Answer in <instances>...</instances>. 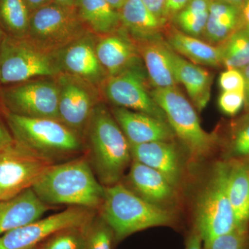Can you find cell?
Returning <instances> with one entry per match:
<instances>
[{"label": "cell", "instance_id": "cell-1", "mask_svg": "<svg viewBox=\"0 0 249 249\" xmlns=\"http://www.w3.org/2000/svg\"><path fill=\"white\" fill-rule=\"evenodd\" d=\"M32 189L45 204L92 210L101 206L105 194V187L98 182L89 162L84 158L53 164Z\"/></svg>", "mask_w": 249, "mask_h": 249}, {"label": "cell", "instance_id": "cell-2", "mask_svg": "<svg viewBox=\"0 0 249 249\" xmlns=\"http://www.w3.org/2000/svg\"><path fill=\"white\" fill-rule=\"evenodd\" d=\"M101 217L110 227L115 242L147 229L171 226V211L144 200L128 187L117 183L105 187Z\"/></svg>", "mask_w": 249, "mask_h": 249}, {"label": "cell", "instance_id": "cell-3", "mask_svg": "<svg viewBox=\"0 0 249 249\" xmlns=\"http://www.w3.org/2000/svg\"><path fill=\"white\" fill-rule=\"evenodd\" d=\"M91 158L101 182L119 183L132 160L130 145L111 111L99 103L86 129Z\"/></svg>", "mask_w": 249, "mask_h": 249}, {"label": "cell", "instance_id": "cell-4", "mask_svg": "<svg viewBox=\"0 0 249 249\" xmlns=\"http://www.w3.org/2000/svg\"><path fill=\"white\" fill-rule=\"evenodd\" d=\"M150 94L164 111L174 133L193 160H201L212 152L217 135L202 128L196 108L178 87L152 88Z\"/></svg>", "mask_w": 249, "mask_h": 249}, {"label": "cell", "instance_id": "cell-5", "mask_svg": "<svg viewBox=\"0 0 249 249\" xmlns=\"http://www.w3.org/2000/svg\"><path fill=\"white\" fill-rule=\"evenodd\" d=\"M229 167L217 162L196 199L194 227L203 243L237 228L228 194Z\"/></svg>", "mask_w": 249, "mask_h": 249}, {"label": "cell", "instance_id": "cell-6", "mask_svg": "<svg viewBox=\"0 0 249 249\" xmlns=\"http://www.w3.org/2000/svg\"><path fill=\"white\" fill-rule=\"evenodd\" d=\"M60 73L56 54L39 48L27 37L5 35L0 47V85L52 78Z\"/></svg>", "mask_w": 249, "mask_h": 249}, {"label": "cell", "instance_id": "cell-7", "mask_svg": "<svg viewBox=\"0 0 249 249\" xmlns=\"http://www.w3.org/2000/svg\"><path fill=\"white\" fill-rule=\"evenodd\" d=\"M6 117L14 140L42 155L52 158L81 148L79 136L60 121L27 117L8 111Z\"/></svg>", "mask_w": 249, "mask_h": 249}, {"label": "cell", "instance_id": "cell-8", "mask_svg": "<svg viewBox=\"0 0 249 249\" xmlns=\"http://www.w3.org/2000/svg\"><path fill=\"white\" fill-rule=\"evenodd\" d=\"M89 32L76 8L52 1L31 12L27 37L39 48L56 53Z\"/></svg>", "mask_w": 249, "mask_h": 249}, {"label": "cell", "instance_id": "cell-9", "mask_svg": "<svg viewBox=\"0 0 249 249\" xmlns=\"http://www.w3.org/2000/svg\"><path fill=\"white\" fill-rule=\"evenodd\" d=\"M53 165L50 157L14 140L0 152V201L32 188Z\"/></svg>", "mask_w": 249, "mask_h": 249}, {"label": "cell", "instance_id": "cell-10", "mask_svg": "<svg viewBox=\"0 0 249 249\" xmlns=\"http://www.w3.org/2000/svg\"><path fill=\"white\" fill-rule=\"evenodd\" d=\"M56 77L36 78L0 88V102L8 112L31 118L58 119Z\"/></svg>", "mask_w": 249, "mask_h": 249}, {"label": "cell", "instance_id": "cell-11", "mask_svg": "<svg viewBox=\"0 0 249 249\" xmlns=\"http://www.w3.org/2000/svg\"><path fill=\"white\" fill-rule=\"evenodd\" d=\"M147 83L148 78L142 62L122 73L107 77L100 88L115 107L139 111L168 122L164 111L147 89Z\"/></svg>", "mask_w": 249, "mask_h": 249}, {"label": "cell", "instance_id": "cell-12", "mask_svg": "<svg viewBox=\"0 0 249 249\" xmlns=\"http://www.w3.org/2000/svg\"><path fill=\"white\" fill-rule=\"evenodd\" d=\"M93 211L70 206L62 212L10 231L0 235V249H31L62 230L84 228L96 216Z\"/></svg>", "mask_w": 249, "mask_h": 249}, {"label": "cell", "instance_id": "cell-13", "mask_svg": "<svg viewBox=\"0 0 249 249\" xmlns=\"http://www.w3.org/2000/svg\"><path fill=\"white\" fill-rule=\"evenodd\" d=\"M56 79L59 121L79 136L86 130L93 109L100 103L98 88L68 73H60Z\"/></svg>", "mask_w": 249, "mask_h": 249}, {"label": "cell", "instance_id": "cell-14", "mask_svg": "<svg viewBox=\"0 0 249 249\" xmlns=\"http://www.w3.org/2000/svg\"><path fill=\"white\" fill-rule=\"evenodd\" d=\"M98 37L88 33L55 54L62 73L78 77L99 88L108 75L96 54Z\"/></svg>", "mask_w": 249, "mask_h": 249}, {"label": "cell", "instance_id": "cell-15", "mask_svg": "<svg viewBox=\"0 0 249 249\" xmlns=\"http://www.w3.org/2000/svg\"><path fill=\"white\" fill-rule=\"evenodd\" d=\"M111 112L130 145L173 142L176 137L166 121L125 108L114 107Z\"/></svg>", "mask_w": 249, "mask_h": 249}, {"label": "cell", "instance_id": "cell-16", "mask_svg": "<svg viewBox=\"0 0 249 249\" xmlns=\"http://www.w3.org/2000/svg\"><path fill=\"white\" fill-rule=\"evenodd\" d=\"M96 51L108 77L115 76L142 62L137 45L122 27L113 34L98 36Z\"/></svg>", "mask_w": 249, "mask_h": 249}, {"label": "cell", "instance_id": "cell-17", "mask_svg": "<svg viewBox=\"0 0 249 249\" xmlns=\"http://www.w3.org/2000/svg\"><path fill=\"white\" fill-rule=\"evenodd\" d=\"M129 188L144 200L167 209L175 201L177 188L160 172L132 160L127 177Z\"/></svg>", "mask_w": 249, "mask_h": 249}, {"label": "cell", "instance_id": "cell-18", "mask_svg": "<svg viewBox=\"0 0 249 249\" xmlns=\"http://www.w3.org/2000/svg\"><path fill=\"white\" fill-rule=\"evenodd\" d=\"M135 45L152 88L162 89L178 87L174 72L173 50L163 36L136 42Z\"/></svg>", "mask_w": 249, "mask_h": 249}, {"label": "cell", "instance_id": "cell-19", "mask_svg": "<svg viewBox=\"0 0 249 249\" xmlns=\"http://www.w3.org/2000/svg\"><path fill=\"white\" fill-rule=\"evenodd\" d=\"M132 160L160 172L178 188L182 167L176 145L173 142H153L130 145Z\"/></svg>", "mask_w": 249, "mask_h": 249}, {"label": "cell", "instance_id": "cell-20", "mask_svg": "<svg viewBox=\"0 0 249 249\" xmlns=\"http://www.w3.org/2000/svg\"><path fill=\"white\" fill-rule=\"evenodd\" d=\"M49 209L32 188L0 201V235L40 219Z\"/></svg>", "mask_w": 249, "mask_h": 249}, {"label": "cell", "instance_id": "cell-21", "mask_svg": "<svg viewBox=\"0 0 249 249\" xmlns=\"http://www.w3.org/2000/svg\"><path fill=\"white\" fill-rule=\"evenodd\" d=\"M173 59L178 84L181 83L184 87L196 110H204L211 99L213 76L202 67L190 62L174 51Z\"/></svg>", "mask_w": 249, "mask_h": 249}, {"label": "cell", "instance_id": "cell-22", "mask_svg": "<svg viewBox=\"0 0 249 249\" xmlns=\"http://www.w3.org/2000/svg\"><path fill=\"white\" fill-rule=\"evenodd\" d=\"M119 11L121 27L135 43L163 36L165 27L142 0H126Z\"/></svg>", "mask_w": 249, "mask_h": 249}, {"label": "cell", "instance_id": "cell-23", "mask_svg": "<svg viewBox=\"0 0 249 249\" xmlns=\"http://www.w3.org/2000/svg\"><path fill=\"white\" fill-rule=\"evenodd\" d=\"M165 40L175 53L190 62L211 67H222L217 46L208 43L202 39L187 35L174 26L167 25L164 29Z\"/></svg>", "mask_w": 249, "mask_h": 249}, {"label": "cell", "instance_id": "cell-24", "mask_svg": "<svg viewBox=\"0 0 249 249\" xmlns=\"http://www.w3.org/2000/svg\"><path fill=\"white\" fill-rule=\"evenodd\" d=\"M244 25L241 6L212 0L201 39L211 45L217 46Z\"/></svg>", "mask_w": 249, "mask_h": 249}, {"label": "cell", "instance_id": "cell-25", "mask_svg": "<svg viewBox=\"0 0 249 249\" xmlns=\"http://www.w3.org/2000/svg\"><path fill=\"white\" fill-rule=\"evenodd\" d=\"M75 8L85 27L95 35L106 36L121 29L119 11L106 0H76Z\"/></svg>", "mask_w": 249, "mask_h": 249}, {"label": "cell", "instance_id": "cell-26", "mask_svg": "<svg viewBox=\"0 0 249 249\" xmlns=\"http://www.w3.org/2000/svg\"><path fill=\"white\" fill-rule=\"evenodd\" d=\"M228 194L237 227H247L249 224V163L239 160L230 163Z\"/></svg>", "mask_w": 249, "mask_h": 249}, {"label": "cell", "instance_id": "cell-27", "mask_svg": "<svg viewBox=\"0 0 249 249\" xmlns=\"http://www.w3.org/2000/svg\"><path fill=\"white\" fill-rule=\"evenodd\" d=\"M212 0H189L174 16V27L187 35L201 39Z\"/></svg>", "mask_w": 249, "mask_h": 249}, {"label": "cell", "instance_id": "cell-28", "mask_svg": "<svg viewBox=\"0 0 249 249\" xmlns=\"http://www.w3.org/2000/svg\"><path fill=\"white\" fill-rule=\"evenodd\" d=\"M217 47L222 66L227 70L245 68L249 65V27L242 26Z\"/></svg>", "mask_w": 249, "mask_h": 249}, {"label": "cell", "instance_id": "cell-29", "mask_svg": "<svg viewBox=\"0 0 249 249\" xmlns=\"http://www.w3.org/2000/svg\"><path fill=\"white\" fill-rule=\"evenodd\" d=\"M31 14L24 0H0V26L6 35L27 37Z\"/></svg>", "mask_w": 249, "mask_h": 249}, {"label": "cell", "instance_id": "cell-30", "mask_svg": "<svg viewBox=\"0 0 249 249\" xmlns=\"http://www.w3.org/2000/svg\"><path fill=\"white\" fill-rule=\"evenodd\" d=\"M84 249H112L114 232L106 221L95 216L85 227Z\"/></svg>", "mask_w": 249, "mask_h": 249}, {"label": "cell", "instance_id": "cell-31", "mask_svg": "<svg viewBox=\"0 0 249 249\" xmlns=\"http://www.w3.org/2000/svg\"><path fill=\"white\" fill-rule=\"evenodd\" d=\"M84 228L65 229L41 244L44 249H84Z\"/></svg>", "mask_w": 249, "mask_h": 249}, {"label": "cell", "instance_id": "cell-32", "mask_svg": "<svg viewBox=\"0 0 249 249\" xmlns=\"http://www.w3.org/2000/svg\"><path fill=\"white\" fill-rule=\"evenodd\" d=\"M249 241V226L237 227L203 243L204 249H246Z\"/></svg>", "mask_w": 249, "mask_h": 249}, {"label": "cell", "instance_id": "cell-33", "mask_svg": "<svg viewBox=\"0 0 249 249\" xmlns=\"http://www.w3.org/2000/svg\"><path fill=\"white\" fill-rule=\"evenodd\" d=\"M229 146L233 157H249V115L235 126Z\"/></svg>", "mask_w": 249, "mask_h": 249}, {"label": "cell", "instance_id": "cell-34", "mask_svg": "<svg viewBox=\"0 0 249 249\" xmlns=\"http://www.w3.org/2000/svg\"><path fill=\"white\" fill-rule=\"evenodd\" d=\"M245 105V94L240 91H222L218 98V106L224 114L235 116Z\"/></svg>", "mask_w": 249, "mask_h": 249}, {"label": "cell", "instance_id": "cell-35", "mask_svg": "<svg viewBox=\"0 0 249 249\" xmlns=\"http://www.w3.org/2000/svg\"><path fill=\"white\" fill-rule=\"evenodd\" d=\"M219 85L222 91H240L245 89V78L241 70L229 69L219 77Z\"/></svg>", "mask_w": 249, "mask_h": 249}, {"label": "cell", "instance_id": "cell-36", "mask_svg": "<svg viewBox=\"0 0 249 249\" xmlns=\"http://www.w3.org/2000/svg\"><path fill=\"white\" fill-rule=\"evenodd\" d=\"M189 0H166L163 20L165 27L171 22L172 19L178 11L188 3Z\"/></svg>", "mask_w": 249, "mask_h": 249}, {"label": "cell", "instance_id": "cell-37", "mask_svg": "<svg viewBox=\"0 0 249 249\" xmlns=\"http://www.w3.org/2000/svg\"><path fill=\"white\" fill-rule=\"evenodd\" d=\"M145 6L155 15V17L160 19L165 27L163 15H164L165 1L166 0H142Z\"/></svg>", "mask_w": 249, "mask_h": 249}, {"label": "cell", "instance_id": "cell-38", "mask_svg": "<svg viewBox=\"0 0 249 249\" xmlns=\"http://www.w3.org/2000/svg\"><path fill=\"white\" fill-rule=\"evenodd\" d=\"M184 249H204L202 238L195 227L187 238Z\"/></svg>", "mask_w": 249, "mask_h": 249}, {"label": "cell", "instance_id": "cell-39", "mask_svg": "<svg viewBox=\"0 0 249 249\" xmlns=\"http://www.w3.org/2000/svg\"><path fill=\"white\" fill-rule=\"evenodd\" d=\"M14 141L12 134L10 133L9 131L5 127L4 124L0 120V152L9 146Z\"/></svg>", "mask_w": 249, "mask_h": 249}, {"label": "cell", "instance_id": "cell-40", "mask_svg": "<svg viewBox=\"0 0 249 249\" xmlns=\"http://www.w3.org/2000/svg\"><path fill=\"white\" fill-rule=\"evenodd\" d=\"M241 71L245 78V89H244L245 105L244 106H245L246 111L249 114V65L241 70Z\"/></svg>", "mask_w": 249, "mask_h": 249}, {"label": "cell", "instance_id": "cell-41", "mask_svg": "<svg viewBox=\"0 0 249 249\" xmlns=\"http://www.w3.org/2000/svg\"><path fill=\"white\" fill-rule=\"evenodd\" d=\"M27 3V6H29V9L31 12L35 11V10L48 4L49 3L52 2L53 0H24Z\"/></svg>", "mask_w": 249, "mask_h": 249}, {"label": "cell", "instance_id": "cell-42", "mask_svg": "<svg viewBox=\"0 0 249 249\" xmlns=\"http://www.w3.org/2000/svg\"><path fill=\"white\" fill-rule=\"evenodd\" d=\"M242 15L244 24L249 27V0H245L242 4Z\"/></svg>", "mask_w": 249, "mask_h": 249}, {"label": "cell", "instance_id": "cell-43", "mask_svg": "<svg viewBox=\"0 0 249 249\" xmlns=\"http://www.w3.org/2000/svg\"><path fill=\"white\" fill-rule=\"evenodd\" d=\"M114 9L119 11L124 6L126 0H106Z\"/></svg>", "mask_w": 249, "mask_h": 249}, {"label": "cell", "instance_id": "cell-44", "mask_svg": "<svg viewBox=\"0 0 249 249\" xmlns=\"http://www.w3.org/2000/svg\"><path fill=\"white\" fill-rule=\"evenodd\" d=\"M54 2L62 5V6H69V7H75L76 0H53Z\"/></svg>", "mask_w": 249, "mask_h": 249}, {"label": "cell", "instance_id": "cell-45", "mask_svg": "<svg viewBox=\"0 0 249 249\" xmlns=\"http://www.w3.org/2000/svg\"><path fill=\"white\" fill-rule=\"evenodd\" d=\"M218 1H223V2L235 5V6H241V7H242V4L245 2V0H218Z\"/></svg>", "mask_w": 249, "mask_h": 249}, {"label": "cell", "instance_id": "cell-46", "mask_svg": "<svg viewBox=\"0 0 249 249\" xmlns=\"http://www.w3.org/2000/svg\"><path fill=\"white\" fill-rule=\"evenodd\" d=\"M5 35H6V34H5L4 31L3 30L2 28L0 26V47H1Z\"/></svg>", "mask_w": 249, "mask_h": 249}, {"label": "cell", "instance_id": "cell-47", "mask_svg": "<svg viewBox=\"0 0 249 249\" xmlns=\"http://www.w3.org/2000/svg\"><path fill=\"white\" fill-rule=\"evenodd\" d=\"M31 249H44V248H43V247H42V245H39L36 246V247H34V248H32Z\"/></svg>", "mask_w": 249, "mask_h": 249}]
</instances>
